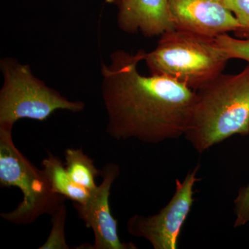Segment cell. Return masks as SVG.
<instances>
[{
    "label": "cell",
    "mask_w": 249,
    "mask_h": 249,
    "mask_svg": "<svg viewBox=\"0 0 249 249\" xmlns=\"http://www.w3.org/2000/svg\"><path fill=\"white\" fill-rule=\"evenodd\" d=\"M199 166L191 170L183 181L176 180L173 197L154 215L135 214L129 218L127 231L132 236L145 239L155 249H177L178 237L194 202L195 184Z\"/></svg>",
    "instance_id": "8992f818"
},
{
    "label": "cell",
    "mask_w": 249,
    "mask_h": 249,
    "mask_svg": "<svg viewBox=\"0 0 249 249\" xmlns=\"http://www.w3.org/2000/svg\"><path fill=\"white\" fill-rule=\"evenodd\" d=\"M234 204L236 214L234 227H242L249 222V183L241 188Z\"/></svg>",
    "instance_id": "9a60e30c"
},
{
    "label": "cell",
    "mask_w": 249,
    "mask_h": 249,
    "mask_svg": "<svg viewBox=\"0 0 249 249\" xmlns=\"http://www.w3.org/2000/svg\"><path fill=\"white\" fill-rule=\"evenodd\" d=\"M118 7V25L127 34L155 37L175 29L168 0H124Z\"/></svg>",
    "instance_id": "9c48e42d"
},
{
    "label": "cell",
    "mask_w": 249,
    "mask_h": 249,
    "mask_svg": "<svg viewBox=\"0 0 249 249\" xmlns=\"http://www.w3.org/2000/svg\"><path fill=\"white\" fill-rule=\"evenodd\" d=\"M229 60L215 37L177 29L160 36L156 48L144 57L150 74L168 77L195 91L222 73Z\"/></svg>",
    "instance_id": "3957f363"
},
{
    "label": "cell",
    "mask_w": 249,
    "mask_h": 249,
    "mask_svg": "<svg viewBox=\"0 0 249 249\" xmlns=\"http://www.w3.org/2000/svg\"><path fill=\"white\" fill-rule=\"evenodd\" d=\"M224 4L240 23L235 35L238 38H249V0H224Z\"/></svg>",
    "instance_id": "5bb4252c"
},
{
    "label": "cell",
    "mask_w": 249,
    "mask_h": 249,
    "mask_svg": "<svg viewBox=\"0 0 249 249\" xmlns=\"http://www.w3.org/2000/svg\"><path fill=\"white\" fill-rule=\"evenodd\" d=\"M175 29L216 37L233 32L240 23L224 0H168Z\"/></svg>",
    "instance_id": "ba28073f"
},
{
    "label": "cell",
    "mask_w": 249,
    "mask_h": 249,
    "mask_svg": "<svg viewBox=\"0 0 249 249\" xmlns=\"http://www.w3.org/2000/svg\"><path fill=\"white\" fill-rule=\"evenodd\" d=\"M12 129L0 125V184L18 187L23 199L16 209L1 217L14 224H29L42 214L52 215L65 197L52 191L44 170L37 169L16 147Z\"/></svg>",
    "instance_id": "5b68a950"
},
{
    "label": "cell",
    "mask_w": 249,
    "mask_h": 249,
    "mask_svg": "<svg viewBox=\"0 0 249 249\" xmlns=\"http://www.w3.org/2000/svg\"><path fill=\"white\" fill-rule=\"evenodd\" d=\"M145 55L143 50H117L108 65L101 64L106 132L117 141L152 144L179 138L189 124L196 91L168 77L142 75L138 66Z\"/></svg>",
    "instance_id": "6da1fadb"
},
{
    "label": "cell",
    "mask_w": 249,
    "mask_h": 249,
    "mask_svg": "<svg viewBox=\"0 0 249 249\" xmlns=\"http://www.w3.org/2000/svg\"><path fill=\"white\" fill-rule=\"evenodd\" d=\"M215 40L229 59H240L249 64V38L233 37L225 34L217 36Z\"/></svg>",
    "instance_id": "7c38bea8"
},
{
    "label": "cell",
    "mask_w": 249,
    "mask_h": 249,
    "mask_svg": "<svg viewBox=\"0 0 249 249\" xmlns=\"http://www.w3.org/2000/svg\"><path fill=\"white\" fill-rule=\"evenodd\" d=\"M249 134V64L196 90L185 139L202 153L232 136Z\"/></svg>",
    "instance_id": "7a4b0ae2"
},
{
    "label": "cell",
    "mask_w": 249,
    "mask_h": 249,
    "mask_svg": "<svg viewBox=\"0 0 249 249\" xmlns=\"http://www.w3.org/2000/svg\"><path fill=\"white\" fill-rule=\"evenodd\" d=\"M42 165L54 193L79 204L89 199L93 191L75 183L58 157L49 155L42 160Z\"/></svg>",
    "instance_id": "30bf717a"
},
{
    "label": "cell",
    "mask_w": 249,
    "mask_h": 249,
    "mask_svg": "<svg viewBox=\"0 0 249 249\" xmlns=\"http://www.w3.org/2000/svg\"><path fill=\"white\" fill-rule=\"evenodd\" d=\"M119 165L107 163L101 175L103 181L84 204L73 202L80 219L94 234L91 249H135L132 243L123 242L117 232V220L111 215L109 198L111 185L119 175Z\"/></svg>",
    "instance_id": "52a82bcc"
},
{
    "label": "cell",
    "mask_w": 249,
    "mask_h": 249,
    "mask_svg": "<svg viewBox=\"0 0 249 249\" xmlns=\"http://www.w3.org/2000/svg\"><path fill=\"white\" fill-rule=\"evenodd\" d=\"M0 125L13 127L19 119L43 121L58 109L80 112L81 101H72L34 76L31 67L13 58L0 60Z\"/></svg>",
    "instance_id": "277c9868"
},
{
    "label": "cell",
    "mask_w": 249,
    "mask_h": 249,
    "mask_svg": "<svg viewBox=\"0 0 249 249\" xmlns=\"http://www.w3.org/2000/svg\"><path fill=\"white\" fill-rule=\"evenodd\" d=\"M108 2L113 3L117 5L118 6H120L121 4L124 1V0H107Z\"/></svg>",
    "instance_id": "2e32d148"
},
{
    "label": "cell",
    "mask_w": 249,
    "mask_h": 249,
    "mask_svg": "<svg viewBox=\"0 0 249 249\" xmlns=\"http://www.w3.org/2000/svg\"><path fill=\"white\" fill-rule=\"evenodd\" d=\"M66 170L77 184L93 191L98 186L95 180L101 173L95 167L93 160L82 149H67L65 152Z\"/></svg>",
    "instance_id": "8fae6325"
},
{
    "label": "cell",
    "mask_w": 249,
    "mask_h": 249,
    "mask_svg": "<svg viewBox=\"0 0 249 249\" xmlns=\"http://www.w3.org/2000/svg\"><path fill=\"white\" fill-rule=\"evenodd\" d=\"M53 227L48 240L40 249H64L70 248L67 245L65 238V222L66 218V209L62 204L53 214Z\"/></svg>",
    "instance_id": "4fadbf2b"
}]
</instances>
